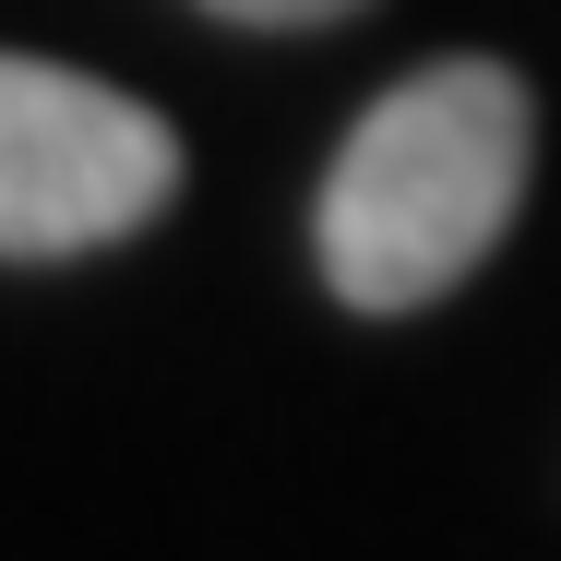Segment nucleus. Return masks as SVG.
<instances>
[{
  "mask_svg": "<svg viewBox=\"0 0 561 561\" xmlns=\"http://www.w3.org/2000/svg\"><path fill=\"white\" fill-rule=\"evenodd\" d=\"M538 168V96L514 60H431L394 96H370V119L335 144L323 168V287L358 323H407L443 287H466L502 227L526 204Z\"/></svg>",
  "mask_w": 561,
  "mask_h": 561,
  "instance_id": "f257e3e1",
  "label": "nucleus"
},
{
  "mask_svg": "<svg viewBox=\"0 0 561 561\" xmlns=\"http://www.w3.org/2000/svg\"><path fill=\"white\" fill-rule=\"evenodd\" d=\"M168 192H180V131L144 96L0 48V251L12 263L108 251L168 216Z\"/></svg>",
  "mask_w": 561,
  "mask_h": 561,
  "instance_id": "f03ea898",
  "label": "nucleus"
},
{
  "mask_svg": "<svg viewBox=\"0 0 561 561\" xmlns=\"http://www.w3.org/2000/svg\"><path fill=\"white\" fill-rule=\"evenodd\" d=\"M216 24H251V36H311V24H346L370 0H204Z\"/></svg>",
  "mask_w": 561,
  "mask_h": 561,
  "instance_id": "7ed1b4c3",
  "label": "nucleus"
}]
</instances>
